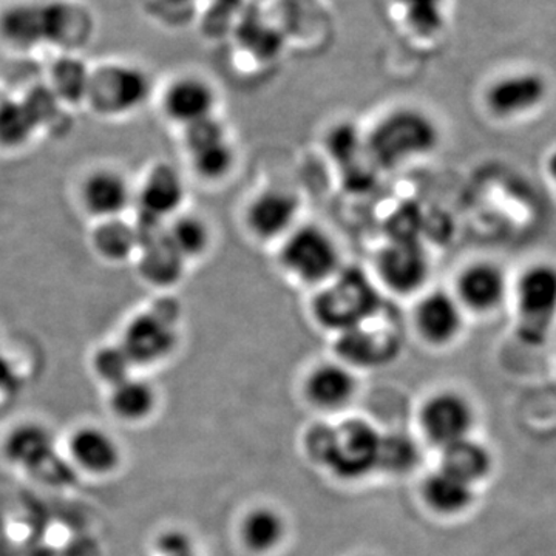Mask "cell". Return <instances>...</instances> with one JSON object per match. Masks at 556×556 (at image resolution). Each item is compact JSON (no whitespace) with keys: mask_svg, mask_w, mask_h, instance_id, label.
<instances>
[{"mask_svg":"<svg viewBox=\"0 0 556 556\" xmlns=\"http://www.w3.org/2000/svg\"><path fill=\"white\" fill-rule=\"evenodd\" d=\"M380 441L382 434L375 427L354 419L311 431L308 448L314 459L339 477L357 479L378 468Z\"/></svg>","mask_w":556,"mask_h":556,"instance_id":"cell-3","label":"cell"},{"mask_svg":"<svg viewBox=\"0 0 556 556\" xmlns=\"http://www.w3.org/2000/svg\"><path fill=\"white\" fill-rule=\"evenodd\" d=\"M299 217V199L283 189H268L249 203L247 225L260 240L287 237Z\"/></svg>","mask_w":556,"mask_h":556,"instance_id":"cell-18","label":"cell"},{"mask_svg":"<svg viewBox=\"0 0 556 556\" xmlns=\"http://www.w3.org/2000/svg\"><path fill=\"white\" fill-rule=\"evenodd\" d=\"M90 369L102 386L112 388L135 375V365L119 342L104 343L93 351Z\"/></svg>","mask_w":556,"mask_h":556,"instance_id":"cell-33","label":"cell"},{"mask_svg":"<svg viewBox=\"0 0 556 556\" xmlns=\"http://www.w3.org/2000/svg\"><path fill=\"white\" fill-rule=\"evenodd\" d=\"M217 91L208 80L195 75L179 76L172 80L163 94V112L179 126L188 127L214 116Z\"/></svg>","mask_w":556,"mask_h":556,"instance_id":"cell-16","label":"cell"},{"mask_svg":"<svg viewBox=\"0 0 556 556\" xmlns=\"http://www.w3.org/2000/svg\"><path fill=\"white\" fill-rule=\"evenodd\" d=\"M356 380L350 369L338 364H325L311 372L306 393L314 404L324 408H339L353 397Z\"/></svg>","mask_w":556,"mask_h":556,"instance_id":"cell-23","label":"cell"},{"mask_svg":"<svg viewBox=\"0 0 556 556\" xmlns=\"http://www.w3.org/2000/svg\"><path fill=\"white\" fill-rule=\"evenodd\" d=\"M382 299L371 278L357 268L339 269L313 302L317 324L342 334L378 316Z\"/></svg>","mask_w":556,"mask_h":556,"instance_id":"cell-2","label":"cell"},{"mask_svg":"<svg viewBox=\"0 0 556 556\" xmlns=\"http://www.w3.org/2000/svg\"><path fill=\"white\" fill-rule=\"evenodd\" d=\"M3 38L20 49H28L43 39L42 7L16 5L3 13L0 20Z\"/></svg>","mask_w":556,"mask_h":556,"instance_id":"cell-30","label":"cell"},{"mask_svg":"<svg viewBox=\"0 0 556 556\" xmlns=\"http://www.w3.org/2000/svg\"><path fill=\"white\" fill-rule=\"evenodd\" d=\"M492 456L489 450L471 439H463L444 448L442 468L475 485L492 471Z\"/></svg>","mask_w":556,"mask_h":556,"instance_id":"cell-25","label":"cell"},{"mask_svg":"<svg viewBox=\"0 0 556 556\" xmlns=\"http://www.w3.org/2000/svg\"><path fill=\"white\" fill-rule=\"evenodd\" d=\"M91 72L75 56H64L51 68L50 90L61 104L79 105L87 101Z\"/></svg>","mask_w":556,"mask_h":556,"instance_id":"cell-27","label":"cell"},{"mask_svg":"<svg viewBox=\"0 0 556 556\" xmlns=\"http://www.w3.org/2000/svg\"><path fill=\"white\" fill-rule=\"evenodd\" d=\"M67 457L78 473L98 479L113 477L124 463L118 439L93 424L76 427L68 434Z\"/></svg>","mask_w":556,"mask_h":556,"instance_id":"cell-10","label":"cell"},{"mask_svg":"<svg viewBox=\"0 0 556 556\" xmlns=\"http://www.w3.org/2000/svg\"><path fill=\"white\" fill-rule=\"evenodd\" d=\"M188 153L190 166L197 177L207 182L222 181L236 166V150L230 144L228 137L203 146V148L190 150Z\"/></svg>","mask_w":556,"mask_h":556,"instance_id":"cell-31","label":"cell"},{"mask_svg":"<svg viewBox=\"0 0 556 556\" xmlns=\"http://www.w3.org/2000/svg\"><path fill=\"white\" fill-rule=\"evenodd\" d=\"M0 450L11 467L30 477H35L58 453L50 428L36 420H24L11 427L2 439Z\"/></svg>","mask_w":556,"mask_h":556,"instance_id":"cell-14","label":"cell"},{"mask_svg":"<svg viewBox=\"0 0 556 556\" xmlns=\"http://www.w3.org/2000/svg\"><path fill=\"white\" fill-rule=\"evenodd\" d=\"M415 327L420 338L434 346L455 342L464 328V308L455 294L431 291L417 302Z\"/></svg>","mask_w":556,"mask_h":556,"instance_id":"cell-17","label":"cell"},{"mask_svg":"<svg viewBox=\"0 0 556 556\" xmlns=\"http://www.w3.org/2000/svg\"><path fill=\"white\" fill-rule=\"evenodd\" d=\"M139 278L148 287L156 289L174 288L185 277L188 262L166 236V229L156 236L141 240L135 257Z\"/></svg>","mask_w":556,"mask_h":556,"instance_id":"cell-19","label":"cell"},{"mask_svg":"<svg viewBox=\"0 0 556 556\" xmlns=\"http://www.w3.org/2000/svg\"><path fill=\"white\" fill-rule=\"evenodd\" d=\"M159 405L156 388L148 379L130 376L118 386L109 388L108 407L113 417L124 424H141L155 413Z\"/></svg>","mask_w":556,"mask_h":556,"instance_id":"cell-21","label":"cell"},{"mask_svg":"<svg viewBox=\"0 0 556 556\" xmlns=\"http://www.w3.org/2000/svg\"><path fill=\"white\" fill-rule=\"evenodd\" d=\"M244 543L255 552H268L280 543L285 533L283 519L277 511L269 508H258L244 519Z\"/></svg>","mask_w":556,"mask_h":556,"instance_id":"cell-34","label":"cell"},{"mask_svg":"<svg viewBox=\"0 0 556 556\" xmlns=\"http://www.w3.org/2000/svg\"><path fill=\"white\" fill-rule=\"evenodd\" d=\"M551 86L543 73L521 70L500 76L484 91V105L497 119L522 118L543 108Z\"/></svg>","mask_w":556,"mask_h":556,"instance_id":"cell-8","label":"cell"},{"mask_svg":"<svg viewBox=\"0 0 556 556\" xmlns=\"http://www.w3.org/2000/svg\"><path fill=\"white\" fill-rule=\"evenodd\" d=\"M20 386V378H17L16 369L13 364L0 353V397L11 396Z\"/></svg>","mask_w":556,"mask_h":556,"instance_id":"cell-39","label":"cell"},{"mask_svg":"<svg viewBox=\"0 0 556 556\" xmlns=\"http://www.w3.org/2000/svg\"><path fill=\"white\" fill-rule=\"evenodd\" d=\"M417 459L419 450L407 434L394 433L382 437L378 467L390 473H405L416 466Z\"/></svg>","mask_w":556,"mask_h":556,"instance_id":"cell-36","label":"cell"},{"mask_svg":"<svg viewBox=\"0 0 556 556\" xmlns=\"http://www.w3.org/2000/svg\"><path fill=\"white\" fill-rule=\"evenodd\" d=\"M546 170L548 178L552 179V182H554L556 188V149L551 153V155H548L546 161Z\"/></svg>","mask_w":556,"mask_h":556,"instance_id":"cell-40","label":"cell"},{"mask_svg":"<svg viewBox=\"0 0 556 556\" xmlns=\"http://www.w3.org/2000/svg\"><path fill=\"white\" fill-rule=\"evenodd\" d=\"M514 292L519 332L530 342L543 339L556 320V265L538 262L527 266Z\"/></svg>","mask_w":556,"mask_h":556,"instance_id":"cell-7","label":"cell"},{"mask_svg":"<svg viewBox=\"0 0 556 556\" xmlns=\"http://www.w3.org/2000/svg\"><path fill=\"white\" fill-rule=\"evenodd\" d=\"M371 320L339 334L338 353L348 364L378 367L396 356V336L372 329Z\"/></svg>","mask_w":556,"mask_h":556,"instance_id":"cell-20","label":"cell"},{"mask_svg":"<svg viewBox=\"0 0 556 556\" xmlns=\"http://www.w3.org/2000/svg\"><path fill=\"white\" fill-rule=\"evenodd\" d=\"M283 268L300 281L327 283L340 269L338 244L318 226H299L285 237L280 251Z\"/></svg>","mask_w":556,"mask_h":556,"instance_id":"cell-5","label":"cell"},{"mask_svg":"<svg viewBox=\"0 0 556 556\" xmlns=\"http://www.w3.org/2000/svg\"><path fill=\"white\" fill-rule=\"evenodd\" d=\"M439 142L441 130L428 113L416 108H399L376 123L365 137V149L372 166L390 170L430 155Z\"/></svg>","mask_w":556,"mask_h":556,"instance_id":"cell-1","label":"cell"},{"mask_svg":"<svg viewBox=\"0 0 556 556\" xmlns=\"http://www.w3.org/2000/svg\"><path fill=\"white\" fill-rule=\"evenodd\" d=\"M90 247L98 258L110 265L129 262L137 257L138 230L123 217L97 222L90 232Z\"/></svg>","mask_w":556,"mask_h":556,"instance_id":"cell-22","label":"cell"},{"mask_svg":"<svg viewBox=\"0 0 556 556\" xmlns=\"http://www.w3.org/2000/svg\"><path fill=\"white\" fill-rule=\"evenodd\" d=\"M401 21L413 35L434 38L447 25L448 0H394Z\"/></svg>","mask_w":556,"mask_h":556,"instance_id":"cell-29","label":"cell"},{"mask_svg":"<svg viewBox=\"0 0 556 556\" xmlns=\"http://www.w3.org/2000/svg\"><path fill=\"white\" fill-rule=\"evenodd\" d=\"M473 408L457 393H439L422 409V426L431 442L445 448L468 438L473 427Z\"/></svg>","mask_w":556,"mask_h":556,"instance_id":"cell-15","label":"cell"},{"mask_svg":"<svg viewBox=\"0 0 556 556\" xmlns=\"http://www.w3.org/2000/svg\"><path fill=\"white\" fill-rule=\"evenodd\" d=\"M426 500L437 511L445 515L460 514L473 503V485L455 477L450 471L441 470L431 475L424 486Z\"/></svg>","mask_w":556,"mask_h":556,"instance_id":"cell-24","label":"cell"},{"mask_svg":"<svg viewBox=\"0 0 556 556\" xmlns=\"http://www.w3.org/2000/svg\"><path fill=\"white\" fill-rule=\"evenodd\" d=\"M78 200L94 222L121 218L135 204V188L123 170L97 167L80 179Z\"/></svg>","mask_w":556,"mask_h":556,"instance_id":"cell-9","label":"cell"},{"mask_svg":"<svg viewBox=\"0 0 556 556\" xmlns=\"http://www.w3.org/2000/svg\"><path fill=\"white\" fill-rule=\"evenodd\" d=\"M380 280L401 295L415 294L430 277L426 249L415 239H390L378 255Z\"/></svg>","mask_w":556,"mask_h":556,"instance_id":"cell-11","label":"cell"},{"mask_svg":"<svg viewBox=\"0 0 556 556\" xmlns=\"http://www.w3.org/2000/svg\"><path fill=\"white\" fill-rule=\"evenodd\" d=\"M22 102H24L33 121H35L38 131L43 127H50L62 108L60 100L54 97L50 87H38V89L31 90Z\"/></svg>","mask_w":556,"mask_h":556,"instance_id":"cell-37","label":"cell"},{"mask_svg":"<svg viewBox=\"0 0 556 556\" xmlns=\"http://www.w3.org/2000/svg\"><path fill=\"white\" fill-rule=\"evenodd\" d=\"M135 368L155 367L169 358L179 342L178 313L164 303L141 311L124 325L118 340Z\"/></svg>","mask_w":556,"mask_h":556,"instance_id":"cell-4","label":"cell"},{"mask_svg":"<svg viewBox=\"0 0 556 556\" xmlns=\"http://www.w3.org/2000/svg\"><path fill=\"white\" fill-rule=\"evenodd\" d=\"M155 551L159 556H174L195 552L192 538L182 530L170 529L161 532L155 540Z\"/></svg>","mask_w":556,"mask_h":556,"instance_id":"cell-38","label":"cell"},{"mask_svg":"<svg viewBox=\"0 0 556 556\" xmlns=\"http://www.w3.org/2000/svg\"><path fill=\"white\" fill-rule=\"evenodd\" d=\"M36 134H38V127L24 102L0 101V149L25 148Z\"/></svg>","mask_w":556,"mask_h":556,"instance_id":"cell-32","label":"cell"},{"mask_svg":"<svg viewBox=\"0 0 556 556\" xmlns=\"http://www.w3.org/2000/svg\"><path fill=\"white\" fill-rule=\"evenodd\" d=\"M43 39L61 46H78L89 36L90 22L86 13L65 3L42 7Z\"/></svg>","mask_w":556,"mask_h":556,"instance_id":"cell-26","label":"cell"},{"mask_svg":"<svg viewBox=\"0 0 556 556\" xmlns=\"http://www.w3.org/2000/svg\"><path fill=\"white\" fill-rule=\"evenodd\" d=\"M174 556H197V555H195V552H190V554L174 555Z\"/></svg>","mask_w":556,"mask_h":556,"instance_id":"cell-41","label":"cell"},{"mask_svg":"<svg viewBox=\"0 0 556 556\" xmlns=\"http://www.w3.org/2000/svg\"><path fill=\"white\" fill-rule=\"evenodd\" d=\"M455 298L464 311L485 316L496 313L508 298V278L492 262H475L460 270Z\"/></svg>","mask_w":556,"mask_h":556,"instance_id":"cell-13","label":"cell"},{"mask_svg":"<svg viewBox=\"0 0 556 556\" xmlns=\"http://www.w3.org/2000/svg\"><path fill=\"white\" fill-rule=\"evenodd\" d=\"M166 236L188 263L190 260L203 257L212 243L207 223L193 214L175 215L166 225Z\"/></svg>","mask_w":556,"mask_h":556,"instance_id":"cell-28","label":"cell"},{"mask_svg":"<svg viewBox=\"0 0 556 556\" xmlns=\"http://www.w3.org/2000/svg\"><path fill=\"white\" fill-rule=\"evenodd\" d=\"M186 200V185L181 174L167 163L150 167L141 186L135 189L138 222L166 225L179 214Z\"/></svg>","mask_w":556,"mask_h":556,"instance_id":"cell-12","label":"cell"},{"mask_svg":"<svg viewBox=\"0 0 556 556\" xmlns=\"http://www.w3.org/2000/svg\"><path fill=\"white\" fill-rule=\"evenodd\" d=\"M152 83L134 65H108L91 72L87 104L108 118L130 115L148 102Z\"/></svg>","mask_w":556,"mask_h":556,"instance_id":"cell-6","label":"cell"},{"mask_svg":"<svg viewBox=\"0 0 556 556\" xmlns=\"http://www.w3.org/2000/svg\"><path fill=\"white\" fill-rule=\"evenodd\" d=\"M327 149L331 159L342 169L350 170L361 166V156H367L365 138L362 137L356 126L351 123H340L329 130Z\"/></svg>","mask_w":556,"mask_h":556,"instance_id":"cell-35","label":"cell"}]
</instances>
